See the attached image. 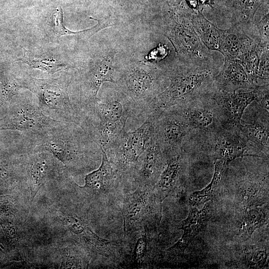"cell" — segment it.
Returning a JSON list of instances; mask_svg holds the SVG:
<instances>
[{
    "mask_svg": "<svg viewBox=\"0 0 269 269\" xmlns=\"http://www.w3.org/2000/svg\"><path fill=\"white\" fill-rule=\"evenodd\" d=\"M181 61V65L171 73L168 86L149 105L145 118L151 113L159 115L171 107L180 106L213 88L217 70L212 61Z\"/></svg>",
    "mask_w": 269,
    "mask_h": 269,
    "instance_id": "cell-1",
    "label": "cell"
},
{
    "mask_svg": "<svg viewBox=\"0 0 269 269\" xmlns=\"http://www.w3.org/2000/svg\"><path fill=\"white\" fill-rule=\"evenodd\" d=\"M87 112L98 123L87 125L85 130L105 151L126 132L128 118H134L132 105L123 93L109 95L103 101L98 99Z\"/></svg>",
    "mask_w": 269,
    "mask_h": 269,
    "instance_id": "cell-2",
    "label": "cell"
},
{
    "mask_svg": "<svg viewBox=\"0 0 269 269\" xmlns=\"http://www.w3.org/2000/svg\"><path fill=\"white\" fill-rule=\"evenodd\" d=\"M154 137L153 119L148 116L136 130L126 131L105 151L124 185L131 184L138 160Z\"/></svg>",
    "mask_w": 269,
    "mask_h": 269,
    "instance_id": "cell-3",
    "label": "cell"
},
{
    "mask_svg": "<svg viewBox=\"0 0 269 269\" xmlns=\"http://www.w3.org/2000/svg\"><path fill=\"white\" fill-rule=\"evenodd\" d=\"M193 12L184 5L176 8L166 25L167 35L181 60L194 63L212 61L211 51L203 44L193 27L191 19Z\"/></svg>",
    "mask_w": 269,
    "mask_h": 269,
    "instance_id": "cell-4",
    "label": "cell"
},
{
    "mask_svg": "<svg viewBox=\"0 0 269 269\" xmlns=\"http://www.w3.org/2000/svg\"><path fill=\"white\" fill-rule=\"evenodd\" d=\"M136 187L132 192H123L118 202L125 235L145 226L153 227L161 211L153 187Z\"/></svg>",
    "mask_w": 269,
    "mask_h": 269,
    "instance_id": "cell-5",
    "label": "cell"
},
{
    "mask_svg": "<svg viewBox=\"0 0 269 269\" xmlns=\"http://www.w3.org/2000/svg\"><path fill=\"white\" fill-rule=\"evenodd\" d=\"M29 87L37 96L42 109L69 123L82 125L84 115L81 109L72 105L65 85L56 80L34 78Z\"/></svg>",
    "mask_w": 269,
    "mask_h": 269,
    "instance_id": "cell-6",
    "label": "cell"
},
{
    "mask_svg": "<svg viewBox=\"0 0 269 269\" xmlns=\"http://www.w3.org/2000/svg\"><path fill=\"white\" fill-rule=\"evenodd\" d=\"M153 119L154 137L166 158L182 149V142L189 126L178 108L171 107Z\"/></svg>",
    "mask_w": 269,
    "mask_h": 269,
    "instance_id": "cell-7",
    "label": "cell"
},
{
    "mask_svg": "<svg viewBox=\"0 0 269 269\" xmlns=\"http://www.w3.org/2000/svg\"><path fill=\"white\" fill-rule=\"evenodd\" d=\"M102 162L96 170L86 175L85 185L80 187L92 195L100 198L106 206L119 202L124 192L121 177L110 162L106 152L101 149Z\"/></svg>",
    "mask_w": 269,
    "mask_h": 269,
    "instance_id": "cell-8",
    "label": "cell"
},
{
    "mask_svg": "<svg viewBox=\"0 0 269 269\" xmlns=\"http://www.w3.org/2000/svg\"><path fill=\"white\" fill-rule=\"evenodd\" d=\"M166 158L155 137L140 156L131 184L153 187L165 166Z\"/></svg>",
    "mask_w": 269,
    "mask_h": 269,
    "instance_id": "cell-9",
    "label": "cell"
},
{
    "mask_svg": "<svg viewBox=\"0 0 269 269\" xmlns=\"http://www.w3.org/2000/svg\"><path fill=\"white\" fill-rule=\"evenodd\" d=\"M210 203L206 202L201 209L196 207L191 208L188 216L181 223L180 229L183 231L181 238L166 251L168 255L174 256L182 254L192 241L203 229L210 218Z\"/></svg>",
    "mask_w": 269,
    "mask_h": 269,
    "instance_id": "cell-10",
    "label": "cell"
},
{
    "mask_svg": "<svg viewBox=\"0 0 269 269\" xmlns=\"http://www.w3.org/2000/svg\"><path fill=\"white\" fill-rule=\"evenodd\" d=\"M216 89L223 92H233L248 91L257 86L249 77L239 59H225L221 70L214 78Z\"/></svg>",
    "mask_w": 269,
    "mask_h": 269,
    "instance_id": "cell-11",
    "label": "cell"
},
{
    "mask_svg": "<svg viewBox=\"0 0 269 269\" xmlns=\"http://www.w3.org/2000/svg\"><path fill=\"white\" fill-rule=\"evenodd\" d=\"M153 227L145 226L139 230L126 234L129 239L128 258L130 267L133 268H144L147 267L150 258V243H152V230Z\"/></svg>",
    "mask_w": 269,
    "mask_h": 269,
    "instance_id": "cell-12",
    "label": "cell"
},
{
    "mask_svg": "<svg viewBox=\"0 0 269 269\" xmlns=\"http://www.w3.org/2000/svg\"><path fill=\"white\" fill-rule=\"evenodd\" d=\"M166 160L165 166L153 186L155 196L161 204L179 181L183 166L182 150L167 156Z\"/></svg>",
    "mask_w": 269,
    "mask_h": 269,
    "instance_id": "cell-13",
    "label": "cell"
},
{
    "mask_svg": "<svg viewBox=\"0 0 269 269\" xmlns=\"http://www.w3.org/2000/svg\"><path fill=\"white\" fill-rule=\"evenodd\" d=\"M255 43L240 26L232 24L230 28L223 29L220 53L225 59H239Z\"/></svg>",
    "mask_w": 269,
    "mask_h": 269,
    "instance_id": "cell-14",
    "label": "cell"
},
{
    "mask_svg": "<svg viewBox=\"0 0 269 269\" xmlns=\"http://www.w3.org/2000/svg\"><path fill=\"white\" fill-rule=\"evenodd\" d=\"M259 91V86H257L251 90L233 92L217 90L215 95L229 119L240 124L244 110L252 102L257 100Z\"/></svg>",
    "mask_w": 269,
    "mask_h": 269,
    "instance_id": "cell-15",
    "label": "cell"
},
{
    "mask_svg": "<svg viewBox=\"0 0 269 269\" xmlns=\"http://www.w3.org/2000/svg\"><path fill=\"white\" fill-rule=\"evenodd\" d=\"M114 57L113 54L108 55L91 73L87 82L88 90L83 106L85 110L89 108L97 102L98 92L104 82L117 84L114 79L115 69L113 62Z\"/></svg>",
    "mask_w": 269,
    "mask_h": 269,
    "instance_id": "cell-16",
    "label": "cell"
},
{
    "mask_svg": "<svg viewBox=\"0 0 269 269\" xmlns=\"http://www.w3.org/2000/svg\"><path fill=\"white\" fill-rule=\"evenodd\" d=\"M191 19L193 27L205 46L210 51L220 52L223 29L209 21L200 12H193Z\"/></svg>",
    "mask_w": 269,
    "mask_h": 269,
    "instance_id": "cell-17",
    "label": "cell"
},
{
    "mask_svg": "<svg viewBox=\"0 0 269 269\" xmlns=\"http://www.w3.org/2000/svg\"><path fill=\"white\" fill-rule=\"evenodd\" d=\"M234 8L232 24L240 26L247 33L259 9L269 4V0H232Z\"/></svg>",
    "mask_w": 269,
    "mask_h": 269,
    "instance_id": "cell-18",
    "label": "cell"
},
{
    "mask_svg": "<svg viewBox=\"0 0 269 269\" xmlns=\"http://www.w3.org/2000/svg\"><path fill=\"white\" fill-rule=\"evenodd\" d=\"M247 151L245 143L236 136L226 134L219 137L217 140V159L227 164L237 158L251 155Z\"/></svg>",
    "mask_w": 269,
    "mask_h": 269,
    "instance_id": "cell-19",
    "label": "cell"
},
{
    "mask_svg": "<svg viewBox=\"0 0 269 269\" xmlns=\"http://www.w3.org/2000/svg\"><path fill=\"white\" fill-rule=\"evenodd\" d=\"M267 208L259 205H247L239 221L241 236L244 240L250 238L255 230L266 222Z\"/></svg>",
    "mask_w": 269,
    "mask_h": 269,
    "instance_id": "cell-20",
    "label": "cell"
},
{
    "mask_svg": "<svg viewBox=\"0 0 269 269\" xmlns=\"http://www.w3.org/2000/svg\"><path fill=\"white\" fill-rule=\"evenodd\" d=\"M42 113L31 106H21L12 124L13 129L21 131H35L50 125V121Z\"/></svg>",
    "mask_w": 269,
    "mask_h": 269,
    "instance_id": "cell-21",
    "label": "cell"
},
{
    "mask_svg": "<svg viewBox=\"0 0 269 269\" xmlns=\"http://www.w3.org/2000/svg\"><path fill=\"white\" fill-rule=\"evenodd\" d=\"M227 164L216 159L213 178L204 189L192 193L189 197V202L193 207H197L209 202L214 196L224 174Z\"/></svg>",
    "mask_w": 269,
    "mask_h": 269,
    "instance_id": "cell-22",
    "label": "cell"
},
{
    "mask_svg": "<svg viewBox=\"0 0 269 269\" xmlns=\"http://www.w3.org/2000/svg\"><path fill=\"white\" fill-rule=\"evenodd\" d=\"M177 108L189 127L204 130L209 128L213 123V115L208 110L189 108L182 111L178 107Z\"/></svg>",
    "mask_w": 269,
    "mask_h": 269,
    "instance_id": "cell-23",
    "label": "cell"
},
{
    "mask_svg": "<svg viewBox=\"0 0 269 269\" xmlns=\"http://www.w3.org/2000/svg\"><path fill=\"white\" fill-rule=\"evenodd\" d=\"M16 60L27 64L32 68L37 69L49 74L54 73L66 67L65 64L56 61L53 57L29 56L26 49H24L23 56Z\"/></svg>",
    "mask_w": 269,
    "mask_h": 269,
    "instance_id": "cell-24",
    "label": "cell"
},
{
    "mask_svg": "<svg viewBox=\"0 0 269 269\" xmlns=\"http://www.w3.org/2000/svg\"><path fill=\"white\" fill-rule=\"evenodd\" d=\"M265 46L256 42L254 46L239 59L256 86V74L262 52Z\"/></svg>",
    "mask_w": 269,
    "mask_h": 269,
    "instance_id": "cell-25",
    "label": "cell"
},
{
    "mask_svg": "<svg viewBox=\"0 0 269 269\" xmlns=\"http://www.w3.org/2000/svg\"><path fill=\"white\" fill-rule=\"evenodd\" d=\"M54 31L58 36L76 35L79 37H90L101 30L99 23L90 28L79 31H72L67 29L63 23V12L61 7L57 8L53 14Z\"/></svg>",
    "mask_w": 269,
    "mask_h": 269,
    "instance_id": "cell-26",
    "label": "cell"
},
{
    "mask_svg": "<svg viewBox=\"0 0 269 269\" xmlns=\"http://www.w3.org/2000/svg\"><path fill=\"white\" fill-rule=\"evenodd\" d=\"M48 166L44 160H37L30 169V205L39 189L44 184L46 179Z\"/></svg>",
    "mask_w": 269,
    "mask_h": 269,
    "instance_id": "cell-27",
    "label": "cell"
},
{
    "mask_svg": "<svg viewBox=\"0 0 269 269\" xmlns=\"http://www.w3.org/2000/svg\"><path fill=\"white\" fill-rule=\"evenodd\" d=\"M242 130L251 141L261 146H269V131L267 128L254 124L243 126Z\"/></svg>",
    "mask_w": 269,
    "mask_h": 269,
    "instance_id": "cell-28",
    "label": "cell"
},
{
    "mask_svg": "<svg viewBox=\"0 0 269 269\" xmlns=\"http://www.w3.org/2000/svg\"><path fill=\"white\" fill-rule=\"evenodd\" d=\"M269 44L264 47L262 52L256 74V86H258L260 81L262 85H267L269 83Z\"/></svg>",
    "mask_w": 269,
    "mask_h": 269,
    "instance_id": "cell-29",
    "label": "cell"
},
{
    "mask_svg": "<svg viewBox=\"0 0 269 269\" xmlns=\"http://www.w3.org/2000/svg\"><path fill=\"white\" fill-rule=\"evenodd\" d=\"M268 254L266 250L256 248L246 254V258L248 264L251 267L260 268L267 262Z\"/></svg>",
    "mask_w": 269,
    "mask_h": 269,
    "instance_id": "cell-30",
    "label": "cell"
},
{
    "mask_svg": "<svg viewBox=\"0 0 269 269\" xmlns=\"http://www.w3.org/2000/svg\"><path fill=\"white\" fill-rule=\"evenodd\" d=\"M169 53V49L165 45L159 43L157 47L151 51L147 55L145 59L146 60H150L154 62H158L165 57Z\"/></svg>",
    "mask_w": 269,
    "mask_h": 269,
    "instance_id": "cell-31",
    "label": "cell"
},
{
    "mask_svg": "<svg viewBox=\"0 0 269 269\" xmlns=\"http://www.w3.org/2000/svg\"><path fill=\"white\" fill-rule=\"evenodd\" d=\"M187 7L195 12H200L199 4L198 0H184Z\"/></svg>",
    "mask_w": 269,
    "mask_h": 269,
    "instance_id": "cell-32",
    "label": "cell"
},
{
    "mask_svg": "<svg viewBox=\"0 0 269 269\" xmlns=\"http://www.w3.org/2000/svg\"><path fill=\"white\" fill-rule=\"evenodd\" d=\"M199 4L200 12L203 14V5L213 7L215 4L214 0H198Z\"/></svg>",
    "mask_w": 269,
    "mask_h": 269,
    "instance_id": "cell-33",
    "label": "cell"
},
{
    "mask_svg": "<svg viewBox=\"0 0 269 269\" xmlns=\"http://www.w3.org/2000/svg\"><path fill=\"white\" fill-rule=\"evenodd\" d=\"M166 3L169 6L180 7L183 0H165Z\"/></svg>",
    "mask_w": 269,
    "mask_h": 269,
    "instance_id": "cell-34",
    "label": "cell"
},
{
    "mask_svg": "<svg viewBox=\"0 0 269 269\" xmlns=\"http://www.w3.org/2000/svg\"><path fill=\"white\" fill-rule=\"evenodd\" d=\"M93 19H94V20H95V18H94ZM108 25H109V24H108Z\"/></svg>",
    "mask_w": 269,
    "mask_h": 269,
    "instance_id": "cell-35",
    "label": "cell"
}]
</instances>
